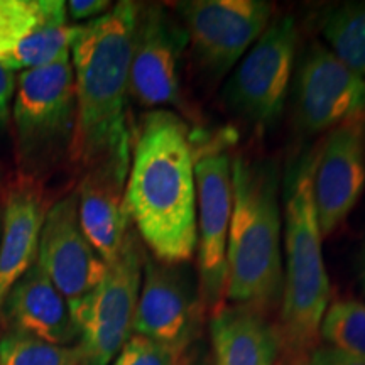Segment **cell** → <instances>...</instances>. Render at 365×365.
I'll list each match as a JSON object with an SVG mask.
<instances>
[{"label":"cell","mask_w":365,"mask_h":365,"mask_svg":"<svg viewBox=\"0 0 365 365\" xmlns=\"http://www.w3.org/2000/svg\"><path fill=\"white\" fill-rule=\"evenodd\" d=\"M125 210L154 259L188 264L198 247L193 132L178 113L143 118L130 149Z\"/></svg>","instance_id":"6da1fadb"},{"label":"cell","mask_w":365,"mask_h":365,"mask_svg":"<svg viewBox=\"0 0 365 365\" xmlns=\"http://www.w3.org/2000/svg\"><path fill=\"white\" fill-rule=\"evenodd\" d=\"M137 7L129 0L115 4L98 19L80 24L71 44L76 118L70 158L85 170L130 154L127 98Z\"/></svg>","instance_id":"7a4b0ae2"},{"label":"cell","mask_w":365,"mask_h":365,"mask_svg":"<svg viewBox=\"0 0 365 365\" xmlns=\"http://www.w3.org/2000/svg\"><path fill=\"white\" fill-rule=\"evenodd\" d=\"M279 186V170L271 159H232L225 299L264 314L281 304L284 282Z\"/></svg>","instance_id":"3957f363"},{"label":"cell","mask_w":365,"mask_h":365,"mask_svg":"<svg viewBox=\"0 0 365 365\" xmlns=\"http://www.w3.org/2000/svg\"><path fill=\"white\" fill-rule=\"evenodd\" d=\"M313 156L303 159L286 193V271L277 323V365H307L318 346L319 327L330 301V279L322 252L317 210L312 193Z\"/></svg>","instance_id":"277c9868"},{"label":"cell","mask_w":365,"mask_h":365,"mask_svg":"<svg viewBox=\"0 0 365 365\" xmlns=\"http://www.w3.org/2000/svg\"><path fill=\"white\" fill-rule=\"evenodd\" d=\"M227 140L193 130L196 230H198V289L203 309L215 313L227 291V247L234 188Z\"/></svg>","instance_id":"5b68a950"},{"label":"cell","mask_w":365,"mask_h":365,"mask_svg":"<svg viewBox=\"0 0 365 365\" xmlns=\"http://www.w3.org/2000/svg\"><path fill=\"white\" fill-rule=\"evenodd\" d=\"M299 31L282 16L266 27L232 70L223 88L227 108L250 125L269 127L281 117L298 59Z\"/></svg>","instance_id":"8992f818"},{"label":"cell","mask_w":365,"mask_h":365,"mask_svg":"<svg viewBox=\"0 0 365 365\" xmlns=\"http://www.w3.org/2000/svg\"><path fill=\"white\" fill-rule=\"evenodd\" d=\"M144 261L139 235L130 228L78 319L80 365H110L132 336Z\"/></svg>","instance_id":"52a82bcc"},{"label":"cell","mask_w":365,"mask_h":365,"mask_svg":"<svg viewBox=\"0 0 365 365\" xmlns=\"http://www.w3.org/2000/svg\"><path fill=\"white\" fill-rule=\"evenodd\" d=\"M175 11L205 76L222 80L271 24L274 6L266 0H186Z\"/></svg>","instance_id":"ba28073f"},{"label":"cell","mask_w":365,"mask_h":365,"mask_svg":"<svg viewBox=\"0 0 365 365\" xmlns=\"http://www.w3.org/2000/svg\"><path fill=\"white\" fill-rule=\"evenodd\" d=\"M12 115L17 154L26 168L65 140L70 145L76 118L71 54L21 73Z\"/></svg>","instance_id":"9c48e42d"},{"label":"cell","mask_w":365,"mask_h":365,"mask_svg":"<svg viewBox=\"0 0 365 365\" xmlns=\"http://www.w3.org/2000/svg\"><path fill=\"white\" fill-rule=\"evenodd\" d=\"M293 120L304 135L365 120V80L325 46L312 43L296 59Z\"/></svg>","instance_id":"30bf717a"},{"label":"cell","mask_w":365,"mask_h":365,"mask_svg":"<svg viewBox=\"0 0 365 365\" xmlns=\"http://www.w3.org/2000/svg\"><path fill=\"white\" fill-rule=\"evenodd\" d=\"M188 36L178 17L158 4L137 7L132 38L129 95L149 108H185L181 91V56Z\"/></svg>","instance_id":"8fae6325"},{"label":"cell","mask_w":365,"mask_h":365,"mask_svg":"<svg viewBox=\"0 0 365 365\" xmlns=\"http://www.w3.org/2000/svg\"><path fill=\"white\" fill-rule=\"evenodd\" d=\"M203 304L190 264L145 257L134 333L182 354L198 331Z\"/></svg>","instance_id":"7c38bea8"},{"label":"cell","mask_w":365,"mask_h":365,"mask_svg":"<svg viewBox=\"0 0 365 365\" xmlns=\"http://www.w3.org/2000/svg\"><path fill=\"white\" fill-rule=\"evenodd\" d=\"M38 264L66 299L78 325L86 303L103 279L107 264L81 230L76 193L61 198L46 212Z\"/></svg>","instance_id":"4fadbf2b"},{"label":"cell","mask_w":365,"mask_h":365,"mask_svg":"<svg viewBox=\"0 0 365 365\" xmlns=\"http://www.w3.org/2000/svg\"><path fill=\"white\" fill-rule=\"evenodd\" d=\"M365 186V120L327 132L313 156L312 193L322 237L350 215Z\"/></svg>","instance_id":"5bb4252c"},{"label":"cell","mask_w":365,"mask_h":365,"mask_svg":"<svg viewBox=\"0 0 365 365\" xmlns=\"http://www.w3.org/2000/svg\"><path fill=\"white\" fill-rule=\"evenodd\" d=\"M129 166L130 154L95 164L85 170L76 193L81 230L105 264L120 254L130 232L125 210Z\"/></svg>","instance_id":"9a60e30c"},{"label":"cell","mask_w":365,"mask_h":365,"mask_svg":"<svg viewBox=\"0 0 365 365\" xmlns=\"http://www.w3.org/2000/svg\"><path fill=\"white\" fill-rule=\"evenodd\" d=\"M2 308L14 331L65 346L80 339V328L66 299L38 261L12 286Z\"/></svg>","instance_id":"2e32d148"},{"label":"cell","mask_w":365,"mask_h":365,"mask_svg":"<svg viewBox=\"0 0 365 365\" xmlns=\"http://www.w3.org/2000/svg\"><path fill=\"white\" fill-rule=\"evenodd\" d=\"M44 217L43 200L33 185L9 191L0 237V309L12 286L38 261Z\"/></svg>","instance_id":"e0dca14e"},{"label":"cell","mask_w":365,"mask_h":365,"mask_svg":"<svg viewBox=\"0 0 365 365\" xmlns=\"http://www.w3.org/2000/svg\"><path fill=\"white\" fill-rule=\"evenodd\" d=\"M215 365H277V327L257 309L230 304L210 319Z\"/></svg>","instance_id":"ac0fdd59"},{"label":"cell","mask_w":365,"mask_h":365,"mask_svg":"<svg viewBox=\"0 0 365 365\" xmlns=\"http://www.w3.org/2000/svg\"><path fill=\"white\" fill-rule=\"evenodd\" d=\"M63 0H0V58L44 26L66 24Z\"/></svg>","instance_id":"d6986e66"},{"label":"cell","mask_w":365,"mask_h":365,"mask_svg":"<svg viewBox=\"0 0 365 365\" xmlns=\"http://www.w3.org/2000/svg\"><path fill=\"white\" fill-rule=\"evenodd\" d=\"M322 34L330 51L365 80V2H345L322 19Z\"/></svg>","instance_id":"ffe728a7"},{"label":"cell","mask_w":365,"mask_h":365,"mask_svg":"<svg viewBox=\"0 0 365 365\" xmlns=\"http://www.w3.org/2000/svg\"><path fill=\"white\" fill-rule=\"evenodd\" d=\"M80 24H53L44 26L22 41V43L0 58V65L9 71H26L41 68L58 59L70 56L71 44L78 36Z\"/></svg>","instance_id":"44dd1931"},{"label":"cell","mask_w":365,"mask_h":365,"mask_svg":"<svg viewBox=\"0 0 365 365\" xmlns=\"http://www.w3.org/2000/svg\"><path fill=\"white\" fill-rule=\"evenodd\" d=\"M319 336L331 349L365 364V304L355 299L333 303L323 317Z\"/></svg>","instance_id":"7402d4cb"},{"label":"cell","mask_w":365,"mask_h":365,"mask_svg":"<svg viewBox=\"0 0 365 365\" xmlns=\"http://www.w3.org/2000/svg\"><path fill=\"white\" fill-rule=\"evenodd\" d=\"M78 346L53 345L19 331L0 339V365H80Z\"/></svg>","instance_id":"603a6c76"},{"label":"cell","mask_w":365,"mask_h":365,"mask_svg":"<svg viewBox=\"0 0 365 365\" xmlns=\"http://www.w3.org/2000/svg\"><path fill=\"white\" fill-rule=\"evenodd\" d=\"M181 354L156 340L132 335L112 365H180Z\"/></svg>","instance_id":"cb8c5ba5"},{"label":"cell","mask_w":365,"mask_h":365,"mask_svg":"<svg viewBox=\"0 0 365 365\" xmlns=\"http://www.w3.org/2000/svg\"><path fill=\"white\" fill-rule=\"evenodd\" d=\"M110 6L108 0H70L66 4V14L68 19L73 22H88V19H98L110 11Z\"/></svg>","instance_id":"d4e9b609"},{"label":"cell","mask_w":365,"mask_h":365,"mask_svg":"<svg viewBox=\"0 0 365 365\" xmlns=\"http://www.w3.org/2000/svg\"><path fill=\"white\" fill-rule=\"evenodd\" d=\"M307 365H365L359 359L350 357L331 346H317L307 360Z\"/></svg>","instance_id":"484cf974"},{"label":"cell","mask_w":365,"mask_h":365,"mask_svg":"<svg viewBox=\"0 0 365 365\" xmlns=\"http://www.w3.org/2000/svg\"><path fill=\"white\" fill-rule=\"evenodd\" d=\"M16 91V76L0 65V127L6 125L11 110V98Z\"/></svg>","instance_id":"4316f807"},{"label":"cell","mask_w":365,"mask_h":365,"mask_svg":"<svg viewBox=\"0 0 365 365\" xmlns=\"http://www.w3.org/2000/svg\"><path fill=\"white\" fill-rule=\"evenodd\" d=\"M364 281H365V276H364Z\"/></svg>","instance_id":"83f0119b"}]
</instances>
